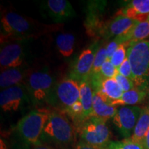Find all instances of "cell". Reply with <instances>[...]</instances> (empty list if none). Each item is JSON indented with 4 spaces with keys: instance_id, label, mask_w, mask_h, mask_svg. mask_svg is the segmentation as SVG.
<instances>
[{
    "instance_id": "30",
    "label": "cell",
    "mask_w": 149,
    "mask_h": 149,
    "mask_svg": "<svg viewBox=\"0 0 149 149\" xmlns=\"http://www.w3.org/2000/svg\"><path fill=\"white\" fill-rule=\"evenodd\" d=\"M32 149H56V148H53V147L52 146H48L47 144H42V143H41L40 144L35 145V146L33 147Z\"/></svg>"
},
{
    "instance_id": "4",
    "label": "cell",
    "mask_w": 149,
    "mask_h": 149,
    "mask_svg": "<svg viewBox=\"0 0 149 149\" xmlns=\"http://www.w3.org/2000/svg\"><path fill=\"white\" fill-rule=\"evenodd\" d=\"M127 58L131 66L135 87L146 91L149 86V41L130 42Z\"/></svg>"
},
{
    "instance_id": "31",
    "label": "cell",
    "mask_w": 149,
    "mask_h": 149,
    "mask_svg": "<svg viewBox=\"0 0 149 149\" xmlns=\"http://www.w3.org/2000/svg\"><path fill=\"white\" fill-rule=\"evenodd\" d=\"M142 144L145 149H149V129L148 132H147V133L146 134V136H145Z\"/></svg>"
},
{
    "instance_id": "18",
    "label": "cell",
    "mask_w": 149,
    "mask_h": 149,
    "mask_svg": "<svg viewBox=\"0 0 149 149\" xmlns=\"http://www.w3.org/2000/svg\"><path fill=\"white\" fill-rule=\"evenodd\" d=\"M80 91V102L82 104L84 110V119L91 117L93 112V97H94V91L90 80L83 81L79 84Z\"/></svg>"
},
{
    "instance_id": "23",
    "label": "cell",
    "mask_w": 149,
    "mask_h": 149,
    "mask_svg": "<svg viewBox=\"0 0 149 149\" xmlns=\"http://www.w3.org/2000/svg\"><path fill=\"white\" fill-rule=\"evenodd\" d=\"M129 44L130 42H126L121 44L110 59L111 63L117 69L127 58V48L129 46Z\"/></svg>"
},
{
    "instance_id": "15",
    "label": "cell",
    "mask_w": 149,
    "mask_h": 149,
    "mask_svg": "<svg viewBox=\"0 0 149 149\" xmlns=\"http://www.w3.org/2000/svg\"><path fill=\"white\" fill-rule=\"evenodd\" d=\"M116 15H124L137 22L146 20L149 17V0H133L119 10Z\"/></svg>"
},
{
    "instance_id": "11",
    "label": "cell",
    "mask_w": 149,
    "mask_h": 149,
    "mask_svg": "<svg viewBox=\"0 0 149 149\" xmlns=\"http://www.w3.org/2000/svg\"><path fill=\"white\" fill-rule=\"evenodd\" d=\"M141 111L139 106H124L117 109L113 123L123 137L128 139L133 135Z\"/></svg>"
},
{
    "instance_id": "16",
    "label": "cell",
    "mask_w": 149,
    "mask_h": 149,
    "mask_svg": "<svg viewBox=\"0 0 149 149\" xmlns=\"http://www.w3.org/2000/svg\"><path fill=\"white\" fill-rule=\"evenodd\" d=\"M117 111V107L111 106L98 93L94 92L91 117H95L107 121L114 117Z\"/></svg>"
},
{
    "instance_id": "2",
    "label": "cell",
    "mask_w": 149,
    "mask_h": 149,
    "mask_svg": "<svg viewBox=\"0 0 149 149\" xmlns=\"http://www.w3.org/2000/svg\"><path fill=\"white\" fill-rule=\"evenodd\" d=\"M1 42L9 40L31 39L42 33V24L32 19L13 12L5 14L1 19Z\"/></svg>"
},
{
    "instance_id": "9",
    "label": "cell",
    "mask_w": 149,
    "mask_h": 149,
    "mask_svg": "<svg viewBox=\"0 0 149 149\" xmlns=\"http://www.w3.org/2000/svg\"><path fill=\"white\" fill-rule=\"evenodd\" d=\"M80 100L79 84L70 78H65L57 82L55 90V105L58 111L65 113Z\"/></svg>"
},
{
    "instance_id": "13",
    "label": "cell",
    "mask_w": 149,
    "mask_h": 149,
    "mask_svg": "<svg viewBox=\"0 0 149 149\" xmlns=\"http://www.w3.org/2000/svg\"><path fill=\"white\" fill-rule=\"evenodd\" d=\"M42 9L56 23L66 22L75 16V11L66 0H47L42 2Z\"/></svg>"
},
{
    "instance_id": "7",
    "label": "cell",
    "mask_w": 149,
    "mask_h": 149,
    "mask_svg": "<svg viewBox=\"0 0 149 149\" xmlns=\"http://www.w3.org/2000/svg\"><path fill=\"white\" fill-rule=\"evenodd\" d=\"M30 39L9 40L1 42L0 65L1 70L26 64L27 42Z\"/></svg>"
},
{
    "instance_id": "3",
    "label": "cell",
    "mask_w": 149,
    "mask_h": 149,
    "mask_svg": "<svg viewBox=\"0 0 149 149\" xmlns=\"http://www.w3.org/2000/svg\"><path fill=\"white\" fill-rule=\"evenodd\" d=\"M74 138V127L66 114L58 110L50 111L40 141L66 146L71 144Z\"/></svg>"
},
{
    "instance_id": "10",
    "label": "cell",
    "mask_w": 149,
    "mask_h": 149,
    "mask_svg": "<svg viewBox=\"0 0 149 149\" xmlns=\"http://www.w3.org/2000/svg\"><path fill=\"white\" fill-rule=\"evenodd\" d=\"M31 103L24 84L3 89L0 93V106L4 112H15Z\"/></svg>"
},
{
    "instance_id": "5",
    "label": "cell",
    "mask_w": 149,
    "mask_h": 149,
    "mask_svg": "<svg viewBox=\"0 0 149 149\" xmlns=\"http://www.w3.org/2000/svg\"><path fill=\"white\" fill-rule=\"evenodd\" d=\"M49 114L48 110H33L19 121L15 130L25 144L33 146L41 144V137Z\"/></svg>"
},
{
    "instance_id": "22",
    "label": "cell",
    "mask_w": 149,
    "mask_h": 149,
    "mask_svg": "<svg viewBox=\"0 0 149 149\" xmlns=\"http://www.w3.org/2000/svg\"><path fill=\"white\" fill-rule=\"evenodd\" d=\"M57 49L63 57H69L74 51L75 38L70 33H60L56 37Z\"/></svg>"
},
{
    "instance_id": "28",
    "label": "cell",
    "mask_w": 149,
    "mask_h": 149,
    "mask_svg": "<svg viewBox=\"0 0 149 149\" xmlns=\"http://www.w3.org/2000/svg\"><path fill=\"white\" fill-rule=\"evenodd\" d=\"M117 72H118L119 74H122V75L124 76V77H127L128 79L133 80V81L131 66H130V64L129 61H128V58H126V60L122 63V65L117 68Z\"/></svg>"
},
{
    "instance_id": "25",
    "label": "cell",
    "mask_w": 149,
    "mask_h": 149,
    "mask_svg": "<svg viewBox=\"0 0 149 149\" xmlns=\"http://www.w3.org/2000/svg\"><path fill=\"white\" fill-rule=\"evenodd\" d=\"M107 48H106V46H101L96 53L94 64H93L92 73H91V76L95 75L100 72L102 65L107 61Z\"/></svg>"
},
{
    "instance_id": "14",
    "label": "cell",
    "mask_w": 149,
    "mask_h": 149,
    "mask_svg": "<svg viewBox=\"0 0 149 149\" xmlns=\"http://www.w3.org/2000/svg\"><path fill=\"white\" fill-rule=\"evenodd\" d=\"M31 72L28 64L2 70L0 74V87L6 89L25 83Z\"/></svg>"
},
{
    "instance_id": "19",
    "label": "cell",
    "mask_w": 149,
    "mask_h": 149,
    "mask_svg": "<svg viewBox=\"0 0 149 149\" xmlns=\"http://www.w3.org/2000/svg\"><path fill=\"white\" fill-rule=\"evenodd\" d=\"M146 96L145 91L139 90L138 88H133L132 90L123 93L122 95L119 100L111 102L109 104L111 106H135L140 103L144 100Z\"/></svg>"
},
{
    "instance_id": "24",
    "label": "cell",
    "mask_w": 149,
    "mask_h": 149,
    "mask_svg": "<svg viewBox=\"0 0 149 149\" xmlns=\"http://www.w3.org/2000/svg\"><path fill=\"white\" fill-rule=\"evenodd\" d=\"M107 149H145L143 144L130 138L122 141H111Z\"/></svg>"
},
{
    "instance_id": "26",
    "label": "cell",
    "mask_w": 149,
    "mask_h": 149,
    "mask_svg": "<svg viewBox=\"0 0 149 149\" xmlns=\"http://www.w3.org/2000/svg\"><path fill=\"white\" fill-rule=\"evenodd\" d=\"M124 43L125 42H124V37H123L122 35L115 37V38H113V40H111V42L108 43L107 45L106 46L108 59H111L112 55H113V53H114L115 51L117 49V48H118L121 44H124Z\"/></svg>"
},
{
    "instance_id": "21",
    "label": "cell",
    "mask_w": 149,
    "mask_h": 149,
    "mask_svg": "<svg viewBox=\"0 0 149 149\" xmlns=\"http://www.w3.org/2000/svg\"><path fill=\"white\" fill-rule=\"evenodd\" d=\"M122 36L125 43L144 40V39L149 37V18L145 21L138 22L130 30L129 32Z\"/></svg>"
},
{
    "instance_id": "27",
    "label": "cell",
    "mask_w": 149,
    "mask_h": 149,
    "mask_svg": "<svg viewBox=\"0 0 149 149\" xmlns=\"http://www.w3.org/2000/svg\"><path fill=\"white\" fill-rule=\"evenodd\" d=\"M115 79H116L117 83L120 86L121 88L122 89L124 92H126V91H130L135 88V84H134L133 80L124 77L122 74H119L118 72H117L116 76L115 77Z\"/></svg>"
},
{
    "instance_id": "32",
    "label": "cell",
    "mask_w": 149,
    "mask_h": 149,
    "mask_svg": "<svg viewBox=\"0 0 149 149\" xmlns=\"http://www.w3.org/2000/svg\"><path fill=\"white\" fill-rule=\"evenodd\" d=\"M148 18H149V17H148Z\"/></svg>"
},
{
    "instance_id": "17",
    "label": "cell",
    "mask_w": 149,
    "mask_h": 149,
    "mask_svg": "<svg viewBox=\"0 0 149 149\" xmlns=\"http://www.w3.org/2000/svg\"><path fill=\"white\" fill-rule=\"evenodd\" d=\"M95 92L98 93L109 104L111 102L119 100L124 91L115 78H109L102 81Z\"/></svg>"
},
{
    "instance_id": "1",
    "label": "cell",
    "mask_w": 149,
    "mask_h": 149,
    "mask_svg": "<svg viewBox=\"0 0 149 149\" xmlns=\"http://www.w3.org/2000/svg\"><path fill=\"white\" fill-rule=\"evenodd\" d=\"M24 84L33 104L54 107L57 82L47 68L30 72Z\"/></svg>"
},
{
    "instance_id": "20",
    "label": "cell",
    "mask_w": 149,
    "mask_h": 149,
    "mask_svg": "<svg viewBox=\"0 0 149 149\" xmlns=\"http://www.w3.org/2000/svg\"><path fill=\"white\" fill-rule=\"evenodd\" d=\"M149 129V108L142 109L133 133L130 137L132 140L142 144L146 134Z\"/></svg>"
},
{
    "instance_id": "8",
    "label": "cell",
    "mask_w": 149,
    "mask_h": 149,
    "mask_svg": "<svg viewBox=\"0 0 149 149\" xmlns=\"http://www.w3.org/2000/svg\"><path fill=\"white\" fill-rule=\"evenodd\" d=\"M99 48V42H95L84 50L72 65L68 77L79 84L90 80L95 58Z\"/></svg>"
},
{
    "instance_id": "6",
    "label": "cell",
    "mask_w": 149,
    "mask_h": 149,
    "mask_svg": "<svg viewBox=\"0 0 149 149\" xmlns=\"http://www.w3.org/2000/svg\"><path fill=\"white\" fill-rule=\"evenodd\" d=\"M78 130L81 141L91 146L107 149L111 143V130L106 120L90 117L78 126Z\"/></svg>"
},
{
    "instance_id": "29",
    "label": "cell",
    "mask_w": 149,
    "mask_h": 149,
    "mask_svg": "<svg viewBox=\"0 0 149 149\" xmlns=\"http://www.w3.org/2000/svg\"><path fill=\"white\" fill-rule=\"evenodd\" d=\"M76 149H100L97 147H95L91 145L87 144V143L84 142L82 141H80L78 143L77 146H76Z\"/></svg>"
},
{
    "instance_id": "12",
    "label": "cell",
    "mask_w": 149,
    "mask_h": 149,
    "mask_svg": "<svg viewBox=\"0 0 149 149\" xmlns=\"http://www.w3.org/2000/svg\"><path fill=\"white\" fill-rule=\"evenodd\" d=\"M139 22L121 15H115L109 21L103 22L97 29L98 34L105 40L125 35Z\"/></svg>"
}]
</instances>
